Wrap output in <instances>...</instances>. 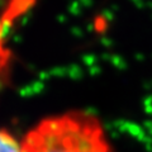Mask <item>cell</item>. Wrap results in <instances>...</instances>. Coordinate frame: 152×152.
Masks as SVG:
<instances>
[{
    "mask_svg": "<svg viewBox=\"0 0 152 152\" xmlns=\"http://www.w3.org/2000/svg\"><path fill=\"white\" fill-rule=\"evenodd\" d=\"M22 152H114L102 121L86 110L46 117L20 140Z\"/></svg>",
    "mask_w": 152,
    "mask_h": 152,
    "instance_id": "cell-1",
    "label": "cell"
},
{
    "mask_svg": "<svg viewBox=\"0 0 152 152\" xmlns=\"http://www.w3.org/2000/svg\"><path fill=\"white\" fill-rule=\"evenodd\" d=\"M0 152H22L20 141L3 128H0Z\"/></svg>",
    "mask_w": 152,
    "mask_h": 152,
    "instance_id": "cell-2",
    "label": "cell"
}]
</instances>
